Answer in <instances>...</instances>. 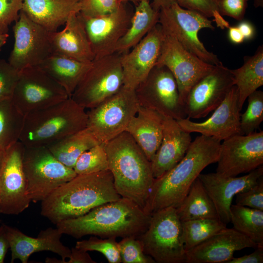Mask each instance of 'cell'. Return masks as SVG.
Here are the masks:
<instances>
[{"mask_svg":"<svg viewBox=\"0 0 263 263\" xmlns=\"http://www.w3.org/2000/svg\"><path fill=\"white\" fill-rule=\"evenodd\" d=\"M164 37V31L157 23L131 52L122 54L124 87L135 90L146 78L156 65Z\"/></svg>","mask_w":263,"mask_h":263,"instance_id":"ac0fdd59","label":"cell"},{"mask_svg":"<svg viewBox=\"0 0 263 263\" xmlns=\"http://www.w3.org/2000/svg\"><path fill=\"white\" fill-rule=\"evenodd\" d=\"M99 143L86 128L46 147L59 161L73 169L80 156Z\"/></svg>","mask_w":263,"mask_h":263,"instance_id":"1f68e13d","label":"cell"},{"mask_svg":"<svg viewBox=\"0 0 263 263\" xmlns=\"http://www.w3.org/2000/svg\"><path fill=\"white\" fill-rule=\"evenodd\" d=\"M263 176V165L244 176H223L216 172L198 176L213 201L218 219L227 225L230 222V206L234 196L253 185Z\"/></svg>","mask_w":263,"mask_h":263,"instance_id":"7402d4cb","label":"cell"},{"mask_svg":"<svg viewBox=\"0 0 263 263\" xmlns=\"http://www.w3.org/2000/svg\"><path fill=\"white\" fill-rule=\"evenodd\" d=\"M228 37L229 40L234 44H241L244 40L242 35L237 26H229L228 28Z\"/></svg>","mask_w":263,"mask_h":263,"instance_id":"f907efd6","label":"cell"},{"mask_svg":"<svg viewBox=\"0 0 263 263\" xmlns=\"http://www.w3.org/2000/svg\"><path fill=\"white\" fill-rule=\"evenodd\" d=\"M118 244L121 263H155L151 257L144 252L141 244L136 237L122 238Z\"/></svg>","mask_w":263,"mask_h":263,"instance_id":"ab89813d","label":"cell"},{"mask_svg":"<svg viewBox=\"0 0 263 263\" xmlns=\"http://www.w3.org/2000/svg\"><path fill=\"white\" fill-rule=\"evenodd\" d=\"M182 223L176 208L167 207L151 214L147 229L136 238L144 252L157 263H184L186 251Z\"/></svg>","mask_w":263,"mask_h":263,"instance_id":"8992f818","label":"cell"},{"mask_svg":"<svg viewBox=\"0 0 263 263\" xmlns=\"http://www.w3.org/2000/svg\"><path fill=\"white\" fill-rule=\"evenodd\" d=\"M175 208L181 222L218 219L215 205L198 177L192 183L187 195Z\"/></svg>","mask_w":263,"mask_h":263,"instance_id":"4dcf8cb0","label":"cell"},{"mask_svg":"<svg viewBox=\"0 0 263 263\" xmlns=\"http://www.w3.org/2000/svg\"><path fill=\"white\" fill-rule=\"evenodd\" d=\"M175 2L176 0H153L151 4L154 9L159 11L160 9L169 6Z\"/></svg>","mask_w":263,"mask_h":263,"instance_id":"816d5d0a","label":"cell"},{"mask_svg":"<svg viewBox=\"0 0 263 263\" xmlns=\"http://www.w3.org/2000/svg\"><path fill=\"white\" fill-rule=\"evenodd\" d=\"M4 227L11 252V263L17 259L27 263L31 255L43 251L57 254L61 258L47 257L45 260L47 263H64L71 255V249L61 242L62 234L56 227L41 230L37 237H32L15 227L5 224Z\"/></svg>","mask_w":263,"mask_h":263,"instance_id":"d6986e66","label":"cell"},{"mask_svg":"<svg viewBox=\"0 0 263 263\" xmlns=\"http://www.w3.org/2000/svg\"><path fill=\"white\" fill-rule=\"evenodd\" d=\"M248 0H220L219 12L222 16L231 17L238 21L243 19Z\"/></svg>","mask_w":263,"mask_h":263,"instance_id":"f6af8a7d","label":"cell"},{"mask_svg":"<svg viewBox=\"0 0 263 263\" xmlns=\"http://www.w3.org/2000/svg\"><path fill=\"white\" fill-rule=\"evenodd\" d=\"M13 48L8 62L19 71L38 66L53 54L50 33L21 10L13 27Z\"/></svg>","mask_w":263,"mask_h":263,"instance_id":"9a60e30c","label":"cell"},{"mask_svg":"<svg viewBox=\"0 0 263 263\" xmlns=\"http://www.w3.org/2000/svg\"><path fill=\"white\" fill-rule=\"evenodd\" d=\"M104 147L116 191L143 209L155 179L150 162L126 131L104 143Z\"/></svg>","mask_w":263,"mask_h":263,"instance_id":"277c9868","label":"cell"},{"mask_svg":"<svg viewBox=\"0 0 263 263\" xmlns=\"http://www.w3.org/2000/svg\"><path fill=\"white\" fill-rule=\"evenodd\" d=\"M164 31L161 50L156 65L165 66L171 72L177 83L180 100L185 106L191 89L210 72L215 65L200 59L186 49L174 37Z\"/></svg>","mask_w":263,"mask_h":263,"instance_id":"4fadbf2b","label":"cell"},{"mask_svg":"<svg viewBox=\"0 0 263 263\" xmlns=\"http://www.w3.org/2000/svg\"><path fill=\"white\" fill-rule=\"evenodd\" d=\"M206 120L195 122L186 117L177 120L180 127L189 132L211 136L221 142L232 136L242 134L238 94L233 85L221 104Z\"/></svg>","mask_w":263,"mask_h":263,"instance_id":"ffe728a7","label":"cell"},{"mask_svg":"<svg viewBox=\"0 0 263 263\" xmlns=\"http://www.w3.org/2000/svg\"><path fill=\"white\" fill-rule=\"evenodd\" d=\"M120 0L121 2L122 3H124V2L130 1V2H133L134 3L137 4L138 3H139L142 0Z\"/></svg>","mask_w":263,"mask_h":263,"instance_id":"11a10c76","label":"cell"},{"mask_svg":"<svg viewBox=\"0 0 263 263\" xmlns=\"http://www.w3.org/2000/svg\"><path fill=\"white\" fill-rule=\"evenodd\" d=\"M81 0H23L22 11L47 31H57L81 9Z\"/></svg>","mask_w":263,"mask_h":263,"instance_id":"484cf974","label":"cell"},{"mask_svg":"<svg viewBox=\"0 0 263 263\" xmlns=\"http://www.w3.org/2000/svg\"><path fill=\"white\" fill-rule=\"evenodd\" d=\"M135 92L141 106L176 120L187 117L176 81L165 66L155 65Z\"/></svg>","mask_w":263,"mask_h":263,"instance_id":"7c38bea8","label":"cell"},{"mask_svg":"<svg viewBox=\"0 0 263 263\" xmlns=\"http://www.w3.org/2000/svg\"><path fill=\"white\" fill-rule=\"evenodd\" d=\"M5 150L0 148V169L3 163Z\"/></svg>","mask_w":263,"mask_h":263,"instance_id":"db71d44e","label":"cell"},{"mask_svg":"<svg viewBox=\"0 0 263 263\" xmlns=\"http://www.w3.org/2000/svg\"><path fill=\"white\" fill-rule=\"evenodd\" d=\"M237 26L241 32L244 40H251L255 37V29L251 22L241 20Z\"/></svg>","mask_w":263,"mask_h":263,"instance_id":"681fc988","label":"cell"},{"mask_svg":"<svg viewBox=\"0 0 263 263\" xmlns=\"http://www.w3.org/2000/svg\"><path fill=\"white\" fill-rule=\"evenodd\" d=\"M221 141L201 135L191 143L184 157L161 177L154 179L144 211L151 215L161 209L176 207L195 180L207 166L217 163Z\"/></svg>","mask_w":263,"mask_h":263,"instance_id":"6da1fadb","label":"cell"},{"mask_svg":"<svg viewBox=\"0 0 263 263\" xmlns=\"http://www.w3.org/2000/svg\"><path fill=\"white\" fill-rule=\"evenodd\" d=\"M71 252L69 260L66 261L65 263H96L88 251L75 246L71 248Z\"/></svg>","mask_w":263,"mask_h":263,"instance_id":"7dc6e473","label":"cell"},{"mask_svg":"<svg viewBox=\"0 0 263 263\" xmlns=\"http://www.w3.org/2000/svg\"><path fill=\"white\" fill-rule=\"evenodd\" d=\"M230 70L237 87L241 111L247 97L263 85V45L258 47L253 55L244 56L241 67Z\"/></svg>","mask_w":263,"mask_h":263,"instance_id":"f1b7e54d","label":"cell"},{"mask_svg":"<svg viewBox=\"0 0 263 263\" xmlns=\"http://www.w3.org/2000/svg\"><path fill=\"white\" fill-rule=\"evenodd\" d=\"M80 15L84 23L94 59L115 53L116 45L129 28L132 16L123 4L115 12L102 16L89 18Z\"/></svg>","mask_w":263,"mask_h":263,"instance_id":"44dd1931","label":"cell"},{"mask_svg":"<svg viewBox=\"0 0 263 263\" xmlns=\"http://www.w3.org/2000/svg\"><path fill=\"white\" fill-rule=\"evenodd\" d=\"M191 142L190 133L183 130L176 120L165 117L161 142L150 161L154 178L174 167L184 157Z\"/></svg>","mask_w":263,"mask_h":263,"instance_id":"cb8c5ba5","label":"cell"},{"mask_svg":"<svg viewBox=\"0 0 263 263\" xmlns=\"http://www.w3.org/2000/svg\"><path fill=\"white\" fill-rule=\"evenodd\" d=\"M123 4L120 0H81L79 14L89 18L102 16L115 12Z\"/></svg>","mask_w":263,"mask_h":263,"instance_id":"60d3db41","label":"cell"},{"mask_svg":"<svg viewBox=\"0 0 263 263\" xmlns=\"http://www.w3.org/2000/svg\"><path fill=\"white\" fill-rule=\"evenodd\" d=\"M164 118L158 112L140 106L126 130L150 162L161 142Z\"/></svg>","mask_w":263,"mask_h":263,"instance_id":"4316f807","label":"cell"},{"mask_svg":"<svg viewBox=\"0 0 263 263\" xmlns=\"http://www.w3.org/2000/svg\"><path fill=\"white\" fill-rule=\"evenodd\" d=\"M158 23L186 49L202 60L213 65L223 64L217 56L206 48L199 38L198 33L201 29H215L209 18L175 2L160 9Z\"/></svg>","mask_w":263,"mask_h":263,"instance_id":"9c48e42d","label":"cell"},{"mask_svg":"<svg viewBox=\"0 0 263 263\" xmlns=\"http://www.w3.org/2000/svg\"><path fill=\"white\" fill-rule=\"evenodd\" d=\"M116 239L98 238L93 236L87 240L76 242L75 247L88 252L94 251L100 252L109 263H120L121 259Z\"/></svg>","mask_w":263,"mask_h":263,"instance_id":"74e56055","label":"cell"},{"mask_svg":"<svg viewBox=\"0 0 263 263\" xmlns=\"http://www.w3.org/2000/svg\"><path fill=\"white\" fill-rule=\"evenodd\" d=\"M9 249V244L6 234L4 224L0 226V263H3Z\"/></svg>","mask_w":263,"mask_h":263,"instance_id":"c3c4849f","label":"cell"},{"mask_svg":"<svg viewBox=\"0 0 263 263\" xmlns=\"http://www.w3.org/2000/svg\"><path fill=\"white\" fill-rule=\"evenodd\" d=\"M235 196V204L263 211V176L254 185Z\"/></svg>","mask_w":263,"mask_h":263,"instance_id":"7bdbcfd3","label":"cell"},{"mask_svg":"<svg viewBox=\"0 0 263 263\" xmlns=\"http://www.w3.org/2000/svg\"><path fill=\"white\" fill-rule=\"evenodd\" d=\"M23 169L27 194L31 202H41L77 174L59 161L46 146L25 147Z\"/></svg>","mask_w":263,"mask_h":263,"instance_id":"52a82bcc","label":"cell"},{"mask_svg":"<svg viewBox=\"0 0 263 263\" xmlns=\"http://www.w3.org/2000/svg\"><path fill=\"white\" fill-rule=\"evenodd\" d=\"M230 211L233 228L263 246V211L236 204Z\"/></svg>","mask_w":263,"mask_h":263,"instance_id":"d6a6232c","label":"cell"},{"mask_svg":"<svg viewBox=\"0 0 263 263\" xmlns=\"http://www.w3.org/2000/svg\"><path fill=\"white\" fill-rule=\"evenodd\" d=\"M23 0H0V30L8 33V27L19 18Z\"/></svg>","mask_w":263,"mask_h":263,"instance_id":"ee69618b","label":"cell"},{"mask_svg":"<svg viewBox=\"0 0 263 263\" xmlns=\"http://www.w3.org/2000/svg\"><path fill=\"white\" fill-rule=\"evenodd\" d=\"M64 25L61 31L50 33L53 53L92 62L94 54L79 13L71 15Z\"/></svg>","mask_w":263,"mask_h":263,"instance_id":"d4e9b609","label":"cell"},{"mask_svg":"<svg viewBox=\"0 0 263 263\" xmlns=\"http://www.w3.org/2000/svg\"><path fill=\"white\" fill-rule=\"evenodd\" d=\"M73 169L77 175L109 170L104 143H99L83 152L77 159Z\"/></svg>","mask_w":263,"mask_h":263,"instance_id":"d590c367","label":"cell"},{"mask_svg":"<svg viewBox=\"0 0 263 263\" xmlns=\"http://www.w3.org/2000/svg\"><path fill=\"white\" fill-rule=\"evenodd\" d=\"M24 116L11 99L0 100V148L6 150L19 140Z\"/></svg>","mask_w":263,"mask_h":263,"instance_id":"836d02e7","label":"cell"},{"mask_svg":"<svg viewBox=\"0 0 263 263\" xmlns=\"http://www.w3.org/2000/svg\"><path fill=\"white\" fill-rule=\"evenodd\" d=\"M121 197L109 170L76 175L41 202L40 214L56 225Z\"/></svg>","mask_w":263,"mask_h":263,"instance_id":"7a4b0ae2","label":"cell"},{"mask_svg":"<svg viewBox=\"0 0 263 263\" xmlns=\"http://www.w3.org/2000/svg\"><path fill=\"white\" fill-rule=\"evenodd\" d=\"M182 7L195 11L208 18H214L217 26L222 29L228 28L230 25L219 12L220 0H176Z\"/></svg>","mask_w":263,"mask_h":263,"instance_id":"f35d334b","label":"cell"},{"mask_svg":"<svg viewBox=\"0 0 263 263\" xmlns=\"http://www.w3.org/2000/svg\"><path fill=\"white\" fill-rule=\"evenodd\" d=\"M85 109L71 97L24 116L19 138L25 147L47 146L86 128Z\"/></svg>","mask_w":263,"mask_h":263,"instance_id":"5b68a950","label":"cell"},{"mask_svg":"<svg viewBox=\"0 0 263 263\" xmlns=\"http://www.w3.org/2000/svg\"><path fill=\"white\" fill-rule=\"evenodd\" d=\"M139 107L135 90L123 86L116 94L90 109L86 128L99 143H105L126 131Z\"/></svg>","mask_w":263,"mask_h":263,"instance_id":"ba28073f","label":"cell"},{"mask_svg":"<svg viewBox=\"0 0 263 263\" xmlns=\"http://www.w3.org/2000/svg\"><path fill=\"white\" fill-rule=\"evenodd\" d=\"M216 172L223 176L248 173L263 164V132L232 136L221 143Z\"/></svg>","mask_w":263,"mask_h":263,"instance_id":"2e32d148","label":"cell"},{"mask_svg":"<svg viewBox=\"0 0 263 263\" xmlns=\"http://www.w3.org/2000/svg\"><path fill=\"white\" fill-rule=\"evenodd\" d=\"M159 11L156 10L149 0H142L136 6L130 26L118 42L115 53L124 54L138 43L157 23Z\"/></svg>","mask_w":263,"mask_h":263,"instance_id":"f546056e","label":"cell"},{"mask_svg":"<svg viewBox=\"0 0 263 263\" xmlns=\"http://www.w3.org/2000/svg\"><path fill=\"white\" fill-rule=\"evenodd\" d=\"M233 85L230 69L223 64L215 65L189 92L185 103L187 117H206L221 104Z\"/></svg>","mask_w":263,"mask_h":263,"instance_id":"e0dca14e","label":"cell"},{"mask_svg":"<svg viewBox=\"0 0 263 263\" xmlns=\"http://www.w3.org/2000/svg\"><path fill=\"white\" fill-rule=\"evenodd\" d=\"M1 222V220H0V223Z\"/></svg>","mask_w":263,"mask_h":263,"instance_id":"9f6ffc18","label":"cell"},{"mask_svg":"<svg viewBox=\"0 0 263 263\" xmlns=\"http://www.w3.org/2000/svg\"><path fill=\"white\" fill-rule=\"evenodd\" d=\"M263 263V246H258L255 250L248 255L237 258L233 257L227 263Z\"/></svg>","mask_w":263,"mask_h":263,"instance_id":"bcb514c9","label":"cell"},{"mask_svg":"<svg viewBox=\"0 0 263 263\" xmlns=\"http://www.w3.org/2000/svg\"><path fill=\"white\" fill-rule=\"evenodd\" d=\"M182 240L186 251L226 227L219 219H200L181 222Z\"/></svg>","mask_w":263,"mask_h":263,"instance_id":"e575fe53","label":"cell"},{"mask_svg":"<svg viewBox=\"0 0 263 263\" xmlns=\"http://www.w3.org/2000/svg\"><path fill=\"white\" fill-rule=\"evenodd\" d=\"M25 146L19 141L5 150L0 169V213L19 215L31 202L23 169Z\"/></svg>","mask_w":263,"mask_h":263,"instance_id":"5bb4252c","label":"cell"},{"mask_svg":"<svg viewBox=\"0 0 263 263\" xmlns=\"http://www.w3.org/2000/svg\"><path fill=\"white\" fill-rule=\"evenodd\" d=\"M69 97L64 89L40 67L31 66L20 71L11 100L25 116Z\"/></svg>","mask_w":263,"mask_h":263,"instance_id":"8fae6325","label":"cell"},{"mask_svg":"<svg viewBox=\"0 0 263 263\" xmlns=\"http://www.w3.org/2000/svg\"><path fill=\"white\" fill-rule=\"evenodd\" d=\"M121 55L114 53L94 59L71 97L90 109L118 92L123 86Z\"/></svg>","mask_w":263,"mask_h":263,"instance_id":"30bf717a","label":"cell"},{"mask_svg":"<svg viewBox=\"0 0 263 263\" xmlns=\"http://www.w3.org/2000/svg\"><path fill=\"white\" fill-rule=\"evenodd\" d=\"M257 246L246 236L226 227L186 251V263H227L236 251Z\"/></svg>","mask_w":263,"mask_h":263,"instance_id":"603a6c76","label":"cell"},{"mask_svg":"<svg viewBox=\"0 0 263 263\" xmlns=\"http://www.w3.org/2000/svg\"><path fill=\"white\" fill-rule=\"evenodd\" d=\"M246 110L240 114V129L242 134L253 133L259 129L263 121V92L256 90L247 98Z\"/></svg>","mask_w":263,"mask_h":263,"instance_id":"8d00e7d4","label":"cell"},{"mask_svg":"<svg viewBox=\"0 0 263 263\" xmlns=\"http://www.w3.org/2000/svg\"><path fill=\"white\" fill-rule=\"evenodd\" d=\"M20 71L0 58V100L11 99Z\"/></svg>","mask_w":263,"mask_h":263,"instance_id":"b9f144b4","label":"cell"},{"mask_svg":"<svg viewBox=\"0 0 263 263\" xmlns=\"http://www.w3.org/2000/svg\"><path fill=\"white\" fill-rule=\"evenodd\" d=\"M8 36V33H5L0 30V51L3 45L6 43Z\"/></svg>","mask_w":263,"mask_h":263,"instance_id":"f5cc1de1","label":"cell"},{"mask_svg":"<svg viewBox=\"0 0 263 263\" xmlns=\"http://www.w3.org/2000/svg\"><path fill=\"white\" fill-rule=\"evenodd\" d=\"M150 217L133 201L121 197L56 225L62 234L76 239L87 235L102 238L137 237L147 229Z\"/></svg>","mask_w":263,"mask_h":263,"instance_id":"3957f363","label":"cell"},{"mask_svg":"<svg viewBox=\"0 0 263 263\" xmlns=\"http://www.w3.org/2000/svg\"><path fill=\"white\" fill-rule=\"evenodd\" d=\"M92 63L53 53L38 66L62 87L71 97Z\"/></svg>","mask_w":263,"mask_h":263,"instance_id":"83f0119b","label":"cell"}]
</instances>
